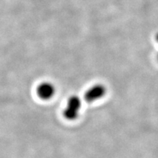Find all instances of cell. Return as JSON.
Returning a JSON list of instances; mask_svg holds the SVG:
<instances>
[{
    "label": "cell",
    "mask_w": 158,
    "mask_h": 158,
    "mask_svg": "<svg viewBox=\"0 0 158 158\" xmlns=\"http://www.w3.org/2000/svg\"><path fill=\"white\" fill-rule=\"evenodd\" d=\"M81 102L78 96L73 95L68 99L67 107L63 111L64 117L68 120H74L78 118Z\"/></svg>",
    "instance_id": "cell-1"
},
{
    "label": "cell",
    "mask_w": 158,
    "mask_h": 158,
    "mask_svg": "<svg viewBox=\"0 0 158 158\" xmlns=\"http://www.w3.org/2000/svg\"><path fill=\"white\" fill-rule=\"evenodd\" d=\"M106 92V88L102 84H96L89 89L84 94V99L86 102H92L102 98Z\"/></svg>",
    "instance_id": "cell-2"
},
{
    "label": "cell",
    "mask_w": 158,
    "mask_h": 158,
    "mask_svg": "<svg viewBox=\"0 0 158 158\" xmlns=\"http://www.w3.org/2000/svg\"><path fill=\"white\" fill-rule=\"evenodd\" d=\"M37 95L43 100H48L54 96L55 87L51 83L43 82L37 86Z\"/></svg>",
    "instance_id": "cell-3"
},
{
    "label": "cell",
    "mask_w": 158,
    "mask_h": 158,
    "mask_svg": "<svg viewBox=\"0 0 158 158\" xmlns=\"http://www.w3.org/2000/svg\"><path fill=\"white\" fill-rule=\"evenodd\" d=\"M155 39H156V41L158 43V32L155 35ZM157 59H158V55H157Z\"/></svg>",
    "instance_id": "cell-4"
}]
</instances>
